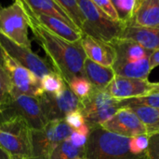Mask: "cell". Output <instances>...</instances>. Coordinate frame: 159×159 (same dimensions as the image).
Here are the masks:
<instances>
[{
	"label": "cell",
	"mask_w": 159,
	"mask_h": 159,
	"mask_svg": "<svg viewBox=\"0 0 159 159\" xmlns=\"http://www.w3.org/2000/svg\"><path fill=\"white\" fill-rule=\"evenodd\" d=\"M22 7L34 39L42 47L53 68L68 84L75 77H85L84 64L87 59L81 45L67 41L44 27L35 18L32 10L20 0H17Z\"/></svg>",
	"instance_id": "cell-1"
},
{
	"label": "cell",
	"mask_w": 159,
	"mask_h": 159,
	"mask_svg": "<svg viewBox=\"0 0 159 159\" xmlns=\"http://www.w3.org/2000/svg\"><path fill=\"white\" fill-rule=\"evenodd\" d=\"M129 140L101 127L93 128L84 147V157L88 159H148L146 153L139 156L130 153Z\"/></svg>",
	"instance_id": "cell-2"
},
{
	"label": "cell",
	"mask_w": 159,
	"mask_h": 159,
	"mask_svg": "<svg viewBox=\"0 0 159 159\" xmlns=\"http://www.w3.org/2000/svg\"><path fill=\"white\" fill-rule=\"evenodd\" d=\"M0 147L9 159H32V128L21 117L0 122Z\"/></svg>",
	"instance_id": "cell-3"
},
{
	"label": "cell",
	"mask_w": 159,
	"mask_h": 159,
	"mask_svg": "<svg viewBox=\"0 0 159 159\" xmlns=\"http://www.w3.org/2000/svg\"><path fill=\"white\" fill-rule=\"evenodd\" d=\"M78 5L83 14V22L80 27L83 35L108 43L120 37L126 26L125 22L111 19L91 0H78Z\"/></svg>",
	"instance_id": "cell-4"
},
{
	"label": "cell",
	"mask_w": 159,
	"mask_h": 159,
	"mask_svg": "<svg viewBox=\"0 0 159 159\" xmlns=\"http://www.w3.org/2000/svg\"><path fill=\"white\" fill-rule=\"evenodd\" d=\"M15 116L24 119L32 129H42L48 124L37 97L11 90L10 98L1 108L0 122Z\"/></svg>",
	"instance_id": "cell-5"
},
{
	"label": "cell",
	"mask_w": 159,
	"mask_h": 159,
	"mask_svg": "<svg viewBox=\"0 0 159 159\" xmlns=\"http://www.w3.org/2000/svg\"><path fill=\"white\" fill-rule=\"evenodd\" d=\"M80 111L90 130L101 127L102 124L123 108L121 100L114 98L105 90L94 88L91 94L87 98L80 100Z\"/></svg>",
	"instance_id": "cell-6"
},
{
	"label": "cell",
	"mask_w": 159,
	"mask_h": 159,
	"mask_svg": "<svg viewBox=\"0 0 159 159\" xmlns=\"http://www.w3.org/2000/svg\"><path fill=\"white\" fill-rule=\"evenodd\" d=\"M73 131L64 120L49 121L42 129H32V159H50L56 146L69 139Z\"/></svg>",
	"instance_id": "cell-7"
},
{
	"label": "cell",
	"mask_w": 159,
	"mask_h": 159,
	"mask_svg": "<svg viewBox=\"0 0 159 159\" xmlns=\"http://www.w3.org/2000/svg\"><path fill=\"white\" fill-rule=\"evenodd\" d=\"M29 23L20 4L14 2L7 6H0V32L16 44L31 49L29 38Z\"/></svg>",
	"instance_id": "cell-8"
},
{
	"label": "cell",
	"mask_w": 159,
	"mask_h": 159,
	"mask_svg": "<svg viewBox=\"0 0 159 159\" xmlns=\"http://www.w3.org/2000/svg\"><path fill=\"white\" fill-rule=\"evenodd\" d=\"M37 98L48 122L64 120L69 113L80 110L81 107L80 99L74 94L68 84L58 96L44 92Z\"/></svg>",
	"instance_id": "cell-9"
},
{
	"label": "cell",
	"mask_w": 159,
	"mask_h": 159,
	"mask_svg": "<svg viewBox=\"0 0 159 159\" xmlns=\"http://www.w3.org/2000/svg\"><path fill=\"white\" fill-rule=\"evenodd\" d=\"M0 45L6 54L20 66L26 67L40 80L47 74L54 71L51 65L44 58L34 53L31 49L20 46L7 38L0 32Z\"/></svg>",
	"instance_id": "cell-10"
},
{
	"label": "cell",
	"mask_w": 159,
	"mask_h": 159,
	"mask_svg": "<svg viewBox=\"0 0 159 159\" xmlns=\"http://www.w3.org/2000/svg\"><path fill=\"white\" fill-rule=\"evenodd\" d=\"M3 67L10 78L12 90L35 97H39L44 93L41 80L6 53Z\"/></svg>",
	"instance_id": "cell-11"
},
{
	"label": "cell",
	"mask_w": 159,
	"mask_h": 159,
	"mask_svg": "<svg viewBox=\"0 0 159 159\" xmlns=\"http://www.w3.org/2000/svg\"><path fill=\"white\" fill-rule=\"evenodd\" d=\"M101 127L108 132L129 139L147 134L142 120L129 108L118 110L110 119L102 124Z\"/></svg>",
	"instance_id": "cell-12"
},
{
	"label": "cell",
	"mask_w": 159,
	"mask_h": 159,
	"mask_svg": "<svg viewBox=\"0 0 159 159\" xmlns=\"http://www.w3.org/2000/svg\"><path fill=\"white\" fill-rule=\"evenodd\" d=\"M154 82L149 80L127 78L116 75L105 91L117 100L141 97L152 93Z\"/></svg>",
	"instance_id": "cell-13"
},
{
	"label": "cell",
	"mask_w": 159,
	"mask_h": 159,
	"mask_svg": "<svg viewBox=\"0 0 159 159\" xmlns=\"http://www.w3.org/2000/svg\"><path fill=\"white\" fill-rule=\"evenodd\" d=\"M81 45L87 58L103 67H113L116 59V52L110 43L83 35Z\"/></svg>",
	"instance_id": "cell-14"
},
{
	"label": "cell",
	"mask_w": 159,
	"mask_h": 159,
	"mask_svg": "<svg viewBox=\"0 0 159 159\" xmlns=\"http://www.w3.org/2000/svg\"><path fill=\"white\" fill-rule=\"evenodd\" d=\"M127 25L159 27V0H136Z\"/></svg>",
	"instance_id": "cell-15"
},
{
	"label": "cell",
	"mask_w": 159,
	"mask_h": 159,
	"mask_svg": "<svg viewBox=\"0 0 159 159\" xmlns=\"http://www.w3.org/2000/svg\"><path fill=\"white\" fill-rule=\"evenodd\" d=\"M110 44L116 52L114 63H131L150 57L152 52L144 49L137 42L123 37L114 39Z\"/></svg>",
	"instance_id": "cell-16"
},
{
	"label": "cell",
	"mask_w": 159,
	"mask_h": 159,
	"mask_svg": "<svg viewBox=\"0 0 159 159\" xmlns=\"http://www.w3.org/2000/svg\"><path fill=\"white\" fill-rule=\"evenodd\" d=\"M34 16L36 20L48 31H50L51 33L55 34L56 36L67 41L76 42V41L81 40L82 38L83 34L76 26L61 19L48 16V15H44V14H39V15L34 14Z\"/></svg>",
	"instance_id": "cell-17"
},
{
	"label": "cell",
	"mask_w": 159,
	"mask_h": 159,
	"mask_svg": "<svg viewBox=\"0 0 159 159\" xmlns=\"http://www.w3.org/2000/svg\"><path fill=\"white\" fill-rule=\"evenodd\" d=\"M120 37L131 39L151 52L159 50V27H141L126 24Z\"/></svg>",
	"instance_id": "cell-18"
},
{
	"label": "cell",
	"mask_w": 159,
	"mask_h": 159,
	"mask_svg": "<svg viewBox=\"0 0 159 159\" xmlns=\"http://www.w3.org/2000/svg\"><path fill=\"white\" fill-rule=\"evenodd\" d=\"M84 74L93 88L97 90H105L116 77L113 67L101 66L89 58L85 60Z\"/></svg>",
	"instance_id": "cell-19"
},
{
	"label": "cell",
	"mask_w": 159,
	"mask_h": 159,
	"mask_svg": "<svg viewBox=\"0 0 159 159\" xmlns=\"http://www.w3.org/2000/svg\"><path fill=\"white\" fill-rule=\"evenodd\" d=\"M112 67L116 75L142 80H148L152 71L149 57L131 63H114Z\"/></svg>",
	"instance_id": "cell-20"
},
{
	"label": "cell",
	"mask_w": 159,
	"mask_h": 159,
	"mask_svg": "<svg viewBox=\"0 0 159 159\" xmlns=\"http://www.w3.org/2000/svg\"><path fill=\"white\" fill-rule=\"evenodd\" d=\"M20 1H22L36 15L44 14V15L56 17L75 25V23L72 22L70 17L66 14V12L60 7V5L55 0H20Z\"/></svg>",
	"instance_id": "cell-21"
},
{
	"label": "cell",
	"mask_w": 159,
	"mask_h": 159,
	"mask_svg": "<svg viewBox=\"0 0 159 159\" xmlns=\"http://www.w3.org/2000/svg\"><path fill=\"white\" fill-rule=\"evenodd\" d=\"M126 108H129L142 120L148 135L159 133V109L143 105H129Z\"/></svg>",
	"instance_id": "cell-22"
},
{
	"label": "cell",
	"mask_w": 159,
	"mask_h": 159,
	"mask_svg": "<svg viewBox=\"0 0 159 159\" xmlns=\"http://www.w3.org/2000/svg\"><path fill=\"white\" fill-rule=\"evenodd\" d=\"M84 157V148L75 147L69 139L59 143L54 151L50 159H77Z\"/></svg>",
	"instance_id": "cell-23"
},
{
	"label": "cell",
	"mask_w": 159,
	"mask_h": 159,
	"mask_svg": "<svg viewBox=\"0 0 159 159\" xmlns=\"http://www.w3.org/2000/svg\"><path fill=\"white\" fill-rule=\"evenodd\" d=\"M41 84L45 93L58 96L63 91L67 83L58 73L52 71L41 79Z\"/></svg>",
	"instance_id": "cell-24"
},
{
	"label": "cell",
	"mask_w": 159,
	"mask_h": 159,
	"mask_svg": "<svg viewBox=\"0 0 159 159\" xmlns=\"http://www.w3.org/2000/svg\"><path fill=\"white\" fill-rule=\"evenodd\" d=\"M70 17L75 25L80 30L83 22V14L80 10L78 0H55Z\"/></svg>",
	"instance_id": "cell-25"
},
{
	"label": "cell",
	"mask_w": 159,
	"mask_h": 159,
	"mask_svg": "<svg viewBox=\"0 0 159 159\" xmlns=\"http://www.w3.org/2000/svg\"><path fill=\"white\" fill-rule=\"evenodd\" d=\"M68 85L80 100L87 98L93 90V86L85 77H75L68 83Z\"/></svg>",
	"instance_id": "cell-26"
},
{
	"label": "cell",
	"mask_w": 159,
	"mask_h": 159,
	"mask_svg": "<svg viewBox=\"0 0 159 159\" xmlns=\"http://www.w3.org/2000/svg\"><path fill=\"white\" fill-rule=\"evenodd\" d=\"M135 1L136 0H111L121 22L125 23L129 22L134 9Z\"/></svg>",
	"instance_id": "cell-27"
},
{
	"label": "cell",
	"mask_w": 159,
	"mask_h": 159,
	"mask_svg": "<svg viewBox=\"0 0 159 159\" xmlns=\"http://www.w3.org/2000/svg\"><path fill=\"white\" fill-rule=\"evenodd\" d=\"M121 102L123 108H126L129 105H143L147 107L159 109V93H150L147 96L121 100Z\"/></svg>",
	"instance_id": "cell-28"
},
{
	"label": "cell",
	"mask_w": 159,
	"mask_h": 159,
	"mask_svg": "<svg viewBox=\"0 0 159 159\" xmlns=\"http://www.w3.org/2000/svg\"><path fill=\"white\" fill-rule=\"evenodd\" d=\"M11 90L12 84L10 78L4 67L0 65V108H2L10 98Z\"/></svg>",
	"instance_id": "cell-29"
},
{
	"label": "cell",
	"mask_w": 159,
	"mask_h": 159,
	"mask_svg": "<svg viewBox=\"0 0 159 159\" xmlns=\"http://www.w3.org/2000/svg\"><path fill=\"white\" fill-rule=\"evenodd\" d=\"M149 145V135H140L130 138L129 143V149L131 154L139 156L145 154Z\"/></svg>",
	"instance_id": "cell-30"
},
{
	"label": "cell",
	"mask_w": 159,
	"mask_h": 159,
	"mask_svg": "<svg viewBox=\"0 0 159 159\" xmlns=\"http://www.w3.org/2000/svg\"><path fill=\"white\" fill-rule=\"evenodd\" d=\"M91 2L108 17L115 21H120L116 8L114 7L111 0H91ZM121 22V21H120Z\"/></svg>",
	"instance_id": "cell-31"
},
{
	"label": "cell",
	"mask_w": 159,
	"mask_h": 159,
	"mask_svg": "<svg viewBox=\"0 0 159 159\" xmlns=\"http://www.w3.org/2000/svg\"><path fill=\"white\" fill-rule=\"evenodd\" d=\"M64 121L75 131L78 130L80 127H82L84 125H86L84 116L80 110H77V111H75V112H72L71 113H69L64 118Z\"/></svg>",
	"instance_id": "cell-32"
},
{
	"label": "cell",
	"mask_w": 159,
	"mask_h": 159,
	"mask_svg": "<svg viewBox=\"0 0 159 159\" xmlns=\"http://www.w3.org/2000/svg\"><path fill=\"white\" fill-rule=\"evenodd\" d=\"M146 155L148 159H159V133L149 135V145Z\"/></svg>",
	"instance_id": "cell-33"
},
{
	"label": "cell",
	"mask_w": 159,
	"mask_h": 159,
	"mask_svg": "<svg viewBox=\"0 0 159 159\" xmlns=\"http://www.w3.org/2000/svg\"><path fill=\"white\" fill-rule=\"evenodd\" d=\"M70 142L75 146V147H78V148H84L87 142H88V137L87 136H84V135H81L79 134L78 132L76 131H73L70 138H69Z\"/></svg>",
	"instance_id": "cell-34"
},
{
	"label": "cell",
	"mask_w": 159,
	"mask_h": 159,
	"mask_svg": "<svg viewBox=\"0 0 159 159\" xmlns=\"http://www.w3.org/2000/svg\"><path fill=\"white\" fill-rule=\"evenodd\" d=\"M149 62H150V67L152 70L159 67V50H156L152 52L149 57Z\"/></svg>",
	"instance_id": "cell-35"
},
{
	"label": "cell",
	"mask_w": 159,
	"mask_h": 159,
	"mask_svg": "<svg viewBox=\"0 0 159 159\" xmlns=\"http://www.w3.org/2000/svg\"><path fill=\"white\" fill-rule=\"evenodd\" d=\"M4 57H5V52L0 45V65L1 66H3V64H4Z\"/></svg>",
	"instance_id": "cell-36"
},
{
	"label": "cell",
	"mask_w": 159,
	"mask_h": 159,
	"mask_svg": "<svg viewBox=\"0 0 159 159\" xmlns=\"http://www.w3.org/2000/svg\"><path fill=\"white\" fill-rule=\"evenodd\" d=\"M0 159H9L8 156L7 155V153L0 147Z\"/></svg>",
	"instance_id": "cell-37"
},
{
	"label": "cell",
	"mask_w": 159,
	"mask_h": 159,
	"mask_svg": "<svg viewBox=\"0 0 159 159\" xmlns=\"http://www.w3.org/2000/svg\"><path fill=\"white\" fill-rule=\"evenodd\" d=\"M152 93H159V82H154Z\"/></svg>",
	"instance_id": "cell-38"
},
{
	"label": "cell",
	"mask_w": 159,
	"mask_h": 159,
	"mask_svg": "<svg viewBox=\"0 0 159 159\" xmlns=\"http://www.w3.org/2000/svg\"><path fill=\"white\" fill-rule=\"evenodd\" d=\"M77 159H88V158H86L85 157H78Z\"/></svg>",
	"instance_id": "cell-39"
},
{
	"label": "cell",
	"mask_w": 159,
	"mask_h": 159,
	"mask_svg": "<svg viewBox=\"0 0 159 159\" xmlns=\"http://www.w3.org/2000/svg\"><path fill=\"white\" fill-rule=\"evenodd\" d=\"M0 112H1V108H0Z\"/></svg>",
	"instance_id": "cell-40"
}]
</instances>
